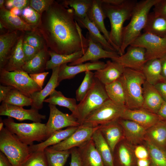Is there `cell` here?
Returning a JSON list of instances; mask_svg holds the SVG:
<instances>
[{
	"label": "cell",
	"mask_w": 166,
	"mask_h": 166,
	"mask_svg": "<svg viewBox=\"0 0 166 166\" xmlns=\"http://www.w3.org/2000/svg\"><path fill=\"white\" fill-rule=\"evenodd\" d=\"M37 29L47 47L57 53L69 54L88 48V40L75 20L73 9L55 0L42 14Z\"/></svg>",
	"instance_id": "cell-1"
},
{
	"label": "cell",
	"mask_w": 166,
	"mask_h": 166,
	"mask_svg": "<svg viewBox=\"0 0 166 166\" xmlns=\"http://www.w3.org/2000/svg\"><path fill=\"white\" fill-rule=\"evenodd\" d=\"M159 0H142L137 2L133 11L128 24L124 27L121 43L118 53L120 56L141 34L146 26L150 11Z\"/></svg>",
	"instance_id": "cell-2"
},
{
	"label": "cell",
	"mask_w": 166,
	"mask_h": 166,
	"mask_svg": "<svg viewBox=\"0 0 166 166\" xmlns=\"http://www.w3.org/2000/svg\"><path fill=\"white\" fill-rule=\"evenodd\" d=\"M137 2L136 0H125L122 4L117 6L102 3V9L110 23L111 29L109 32L110 44L118 53L121 43L124 23L126 20L130 19Z\"/></svg>",
	"instance_id": "cell-3"
},
{
	"label": "cell",
	"mask_w": 166,
	"mask_h": 166,
	"mask_svg": "<svg viewBox=\"0 0 166 166\" xmlns=\"http://www.w3.org/2000/svg\"><path fill=\"white\" fill-rule=\"evenodd\" d=\"M124 91L127 108L141 109L143 104V85L146 81L141 70L124 68L120 77Z\"/></svg>",
	"instance_id": "cell-4"
},
{
	"label": "cell",
	"mask_w": 166,
	"mask_h": 166,
	"mask_svg": "<svg viewBox=\"0 0 166 166\" xmlns=\"http://www.w3.org/2000/svg\"><path fill=\"white\" fill-rule=\"evenodd\" d=\"M0 150L13 166H21L32 152L29 146L22 142L6 127L0 131Z\"/></svg>",
	"instance_id": "cell-5"
},
{
	"label": "cell",
	"mask_w": 166,
	"mask_h": 166,
	"mask_svg": "<svg viewBox=\"0 0 166 166\" xmlns=\"http://www.w3.org/2000/svg\"><path fill=\"white\" fill-rule=\"evenodd\" d=\"M4 125L22 142L29 145L34 142H41L48 138L46 124L41 122L17 123L8 117L2 120Z\"/></svg>",
	"instance_id": "cell-6"
},
{
	"label": "cell",
	"mask_w": 166,
	"mask_h": 166,
	"mask_svg": "<svg viewBox=\"0 0 166 166\" xmlns=\"http://www.w3.org/2000/svg\"><path fill=\"white\" fill-rule=\"evenodd\" d=\"M127 108L109 99L91 112L82 124L95 127L118 120Z\"/></svg>",
	"instance_id": "cell-7"
},
{
	"label": "cell",
	"mask_w": 166,
	"mask_h": 166,
	"mask_svg": "<svg viewBox=\"0 0 166 166\" xmlns=\"http://www.w3.org/2000/svg\"><path fill=\"white\" fill-rule=\"evenodd\" d=\"M109 99L105 85L95 77L91 88L84 98L77 104L79 113L77 120L80 125L83 124L91 112Z\"/></svg>",
	"instance_id": "cell-8"
},
{
	"label": "cell",
	"mask_w": 166,
	"mask_h": 166,
	"mask_svg": "<svg viewBox=\"0 0 166 166\" xmlns=\"http://www.w3.org/2000/svg\"><path fill=\"white\" fill-rule=\"evenodd\" d=\"M0 82L2 85L13 87L28 97L42 89L23 70L8 71L0 70Z\"/></svg>",
	"instance_id": "cell-9"
},
{
	"label": "cell",
	"mask_w": 166,
	"mask_h": 166,
	"mask_svg": "<svg viewBox=\"0 0 166 166\" xmlns=\"http://www.w3.org/2000/svg\"><path fill=\"white\" fill-rule=\"evenodd\" d=\"M130 45L145 49L147 60L160 59L166 54V38L149 33L141 34Z\"/></svg>",
	"instance_id": "cell-10"
},
{
	"label": "cell",
	"mask_w": 166,
	"mask_h": 166,
	"mask_svg": "<svg viewBox=\"0 0 166 166\" xmlns=\"http://www.w3.org/2000/svg\"><path fill=\"white\" fill-rule=\"evenodd\" d=\"M48 106L49 115L45 124L48 138L54 132L64 128L78 127L80 125L77 119L72 114L63 113L56 105L49 104Z\"/></svg>",
	"instance_id": "cell-11"
},
{
	"label": "cell",
	"mask_w": 166,
	"mask_h": 166,
	"mask_svg": "<svg viewBox=\"0 0 166 166\" xmlns=\"http://www.w3.org/2000/svg\"><path fill=\"white\" fill-rule=\"evenodd\" d=\"M99 128L89 127L82 124L69 137L59 143L49 147L58 151L70 150L74 148H79L92 139L94 133Z\"/></svg>",
	"instance_id": "cell-12"
},
{
	"label": "cell",
	"mask_w": 166,
	"mask_h": 166,
	"mask_svg": "<svg viewBox=\"0 0 166 166\" xmlns=\"http://www.w3.org/2000/svg\"><path fill=\"white\" fill-rule=\"evenodd\" d=\"M124 68L141 70L147 61L146 58L145 49L143 48L130 45L126 52L118 57L112 59Z\"/></svg>",
	"instance_id": "cell-13"
},
{
	"label": "cell",
	"mask_w": 166,
	"mask_h": 166,
	"mask_svg": "<svg viewBox=\"0 0 166 166\" xmlns=\"http://www.w3.org/2000/svg\"><path fill=\"white\" fill-rule=\"evenodd\" d=\"M86 36L88 42L87 50L82 57L70 63L69 65H74L89 61H98L99 59L101 58H110L112 60L119 56L116 52L108 51L105 49L100 44L92 38L88 32L87 33Z\"/></svg>",
	"instance_id": "cell-14"
},
{
	"label": "cell",
	"mask_w": 166,
	"mask_h": 166,
	"mask_svg": "<svg viewBox=\"0 0 166 166\" xmlns=\"http://www.w3.org/2000/svg\"><path fill=\"white\" fill-rule=\"evenodd\" d=\"M0 115L7 116L22 121L29 120L34 122H41L46 116L40 114L38 110L31 108L25 109L23 107L2 102L0 106Z\"/></svg>",
	"instance_id": "cell-15"
},
{
	"label": "cell",
	"mask_w": 166,
	"mask_h": 166,
	"mask_svg": "<svg viewBox=\"0 0 166 166\" xmlns=\"http://www.w3.org/2000/svg\"><path fill=\"white\" fill-rule=\"evenodd\" d=\"M105 65L104 62L99 61L72 66L67 65V63L63 64L60 67L58 75V82L60 83L64 80L73 78L77 74L83 72L97 71L101 69L104 67Z\"/></svg>",
	"instance_id": "cell-16"
},
{
	"label": "cell",
	"mask_w": 166,
	"mask_h": 166,
	"mask_svg": "<svg viewBox=\"0 0 166 166\" xmlns=\"http://www.w3.org/2000/svg\"><path fill=\"white\" fill-rule=\"evenodd\" d=\"M120 118L132 121L146 129L160 120L157 114L142 108L134 109L127 108Z\"/></svg>",
	"instance_id": "cell-17"
},
{
	"label": "cell",
	"mask_w": 166,
	"mask_h": 166,
	"mask_svg": "<svg viewBox=\"0 0 166 166\" xmlns=\"http://www.w3.org/2000/svg\"><path fill=\"white\" fill-rule=\"evenodd\" d=\"M0 22L10 31H20L24 33L38 30L37 28L29 25L20 17L12 14L5 7L0 9Z\"/></svg>",
	"instance_id": "cell-18"
},
{
	"label": "cell",
	"mask_w": 166,
	"mask_h": 166,
	"mask_svg": "<svg viewBox=\"0 0 166 166\" xmlns=\"http://www.w3.org/2000/svg\"><path fill=\"white\" fill-rule=\"evenodd\" d=\"M143 99L141 108L156 114L164 101L155 86L146 81L143 85Z\"/></svg>",
	"instance_id": "cell-19"
},
{
	"label": "cell",
	"mask_w": 166,
	"mask_h": 166,
	"mask_svg": "<svg viewBox=\"0 0 166 166\" xmlns=\"http://www.w3.org/2000/svg\"><path fill=\"white\" fill-rule=\"evenodd\" d=\"M60 66L56 67L52 69L51 76L44 88L31 95L30 98L33 101L31 108L38 110L42 109L45 98L49 96L59 85L58 75Z\"/></svg>",
	"instance_id": "cell-20"
},
{
	"label": "cell",
	"mask_w": 166,
	"mask_h": 166,
	"mask_svg": "<svg viewBox=\"0 0 166 166\" xmlns=\"http://www.w3.org/2000/svg\"><path fill=\"white\" fill-rule=\"evenodd\" d=\"M119 119L99 125V128L113 153L117 145L125 139L123 129Z\"/></svg>",
	"instance_id": "cell-21"
},
{
	"label": "cell",
	"mask_w": 166,
	"mask_h": 166,
	"mask_svg": "<svg viewBox=\"0 0 166 166\" xmlns=\"http://www.w3.org/2000/svg\"><path fill=\"white\" fill-rule=\"evenodd\" d=\"M124 69V68L118 63L108 60L103 68L94 72V77L105 85L119 79L122 76Z\"/></svg>",
	"instance_id": "cell-22"
},
{
	"label": "cell",
	"mask_w": 166,
	"mask_h": 166,
	"mask_svg": "<svg viewBox=\"0 0 166 166\" xmlns=\"http://www.w3.org/2000/svg\"><path fill=\"white\" fill-rule=\"evenodd\" d=\"M119 122L123 129L125 139L131 145H136L145 138L147 129L132 121L120 118Z\"/></svg>",
	"instance_id": "cell-23"
},
{
	"label": "cell",
	"mask_w": 166,
	"mask_h": 166,
	"mask_svg": "<svg viewBox=\"0 0 166 166\" xmlns=\"http://www.w3.org/2000/svg\"><path fill=\"white\" fill-rule=\"evenodd\" d=\"M77 148L81 166H105L92 139Z\"/></svg>",
	"instance_id": "cell-24"
},
{
	"label": "cell",
	"mask_w": 166,
	"mask_h": 166,
	"mask_svg": "<svg viewBox=\"0 0 166 166\" xmlns=\"http://www.w3.org/2000/svg\"><path fill=\"white\" fill-rule=\"evenodd\" d=\"M19 36L17 31H9L0 35V70L6 64Z\"/></svg>",
	"instance_id": "cell-25"
},
{
	"label": "cell",
	"mask_w": 166,
	"mask_h": 166,
	"mask_svg": "<svg viewBox=\"0 0 166 166\" xmlns=\"http://www.w3.org/2000/svg\"><path fill=\"white\" fill-rule=\"evenodd\" d=\"M102 4L101 0H93L87 16L111 44L109 32L107 30L104 24V20L106 17L102 9Z\"/></svg>",
	"instance_id": "cell-26"
},
{
	"label": "cell",
	"mask_w": 166,
	"mask_h": 166,
	"mask_svg": "<svg viewBox=\"0 0 166 166\" xmlns=\"http://www.w3.org/2000/svg\"><path fill=\"white\" fill-rule=\"evenodd\" d=\"M23 35L20 36L6 64L2 69L8 71L22 70L26 61L23 49Z\"/></svg>",
	"instance_id": "cell-27"
},
{
	"label": "cell",
	"mask_w": 166,
	"mask_h": 166,
	"mask_svg": "<svg viewBox=\"0 0 166 166\" xmlns=\"http://www.w3.org/2000/svg\"><path fill=\"white\" fill-rule=\"evenodd\" d=\"M79 126L69 127L65 129L56 131L45 140L38 144L29 146L31 151L32 152L43 150L47 147L59 143L69 137L77 129Z\"/></svg>",
	"instance_id": "cell-28"
},
{
	"label": "cell",
	"mask_w": 166,
	"mask_h": 166,
	"mask_svg": "<svg viewBox=\"0 0 166 166\" xmlns=\"http://www.w3.org/2000/svg\"><path fill=\"white\" fill-rule=\"evenodd\" d=\"M114 162L120 166H132L134 156V150L131 144L124 139L116 146L113 152Z\"/></svg>",
	"instance_id": "cell-29"
},
{
	"label": "cell",
	"mask_w": 166,
	"mask_h": 166,
	"mask_svg": "<svg viewBox=\"0 0 166 166\" xmlns=\"http://www.w3.org/2000/svg\"><path fill=\"white\" fill-rule=\"evenodd\" d=\"M48 51L47 46L40 50L33 58L25 62L22 70L29 74L44 72L50 56Z\"/></svg>",
	"instance_id": "cell-30"
},
{
	"label": "cell",
	"mask_w": 166,
	"mask_h": 166,
	"mask_svg": "<svg viewBox=\"0 0 166 166\" xmlns=\"http://www.w3.org/2000/svg\"><path fill=\"white\" fill-rule=\"evenodd\" d=\"M92 139L104 166H114L113 153L99 129L94 133Z\"/></svg>",
	"instance_id": "cell-31"
},
{
	"label": "cell",
	"mask_w": 166,
	"mask_h": 166,
	"mask_svg": "<svg viewBox=\"0 0 166 166\" xmlns=\"http://www.w3.org/2000/svg\"><path fill=\"white\" fill-rule=\"evenodd\" d=\"M75 18L80 27L87 29L92 38L100 44L105 49L108 51L117 52L104 36L101 34L98 28L89 20L87 15L83 18Z\"/></svg>",
	"instance_id": "cell-32"
},
{
	"label": "cell",
	"mask_w": 166,
	"mask_h": 166,
	"mask_svg": "<svg viewBox=\"0 0 166 166\" xmlns=\"http://www.w3.org/2000/svg\"><path fill=\"white\" fill-rule=\"evenodd\" d=\"M146 81L155 85L164 81L162 74L161 62L160 59L147 60L141 70Z\"/></svg>",
	"instance_id": "cell-33"
},
{
	"label": "cell",
	"mask_w": 166,
	"mask_h": 166,
	"mask_svg": "<svg viewBox=\"0 0 166 166\" xmlns=\"http://www.w3.org/2000/svg\"><path fill=\"white\" fill-rule=\"evenodd\" d=\"M145 138L166 150V122L160 120L147 129Z\"/></svg>",
	"instance_id": "cell-34"
},
{
	"label": "cell",
	"mask_w": 166,
	"mask_h": 166,
	"mask_svg": "<svg viewBox=\"0 0 166 166\" xmlns=\"http://www.w3.org/2000/svg\"><path fill=\"white\" fill-rule=\"evenodd\" d=\"M76 101L74 98L65 97L61 91L55 89L49 95L48 98L44 100V102L68 108L72 112L71 114L77 119L79 117V113Z\"/></svg>",
	"instance_id": "cell-35"
},
{
	"label": "cell",
	"mask_w": 166,
	"mask_h": 166,
	"mask_svg": "<svg viewBox=\"0 0 166 166\" xmlns=\"http://www.w3.org/2000/svg\"><path fill=\"white\" fill-rule=\"evenodd\" d=\"M87 49H83L74 53L69 54H61L51 50L48 51L50 59L47 62L46 69L53 68L68 62L71 63L82 57Z\"/></svg>",
	"instance_id": "cell-36"
},
{
	"label": "cell",
	"mask_w": 166,
	"mask_h": 166,
	"mask_svg": "<svg viewBox=\"0 0 166 166\" xmlns=\"http://www.w3.org/2000/svg\"><path fill=\"white\" fill-rule=\"evenodd\" d=\"M144 32L149 33L161 38H166V19L149 13Z\"/></svg>",
	"instance_id": "cell-37"
},
{
	"label": "cell",
	"mask_w": 166,
	"mask_h": 166,
	"mask_svg": "<svg viewBox=\"0 0 166 166\" xmlns=\"http://www.w3.org/2000/svg\"><path fill=\"white\" fill-rule=\"evenodd\" d=\"M105 87L110 99L117 103L125 105L124 91L120 78L111 83L105 85Z\"/></svg>",
	"instance_id": "cell-38"
},
{
	"label": "cell",
	"mask_w": 166,
	"mask_h": 166,
	"mask_svg": "<svg viewBox=\"0 0 166 166\" xmlns=\"http://www.w3.org/2000/svg\"><path fill=\"white\" fill-rule=\"evenodd\" d=\"M92 2L93 0H65L61 4L73 9L75 18H83L87 15Z\"/></svg>",
	"instance_id": "cell-39"
},
{
	"label": "cell",
	"mask_w": 166,
	"mask_h": 166,
	"mask_svg": "<svg viewBox=\"0 0 166 166\" xmlns=\"http://www.w3.org/2000/svg\"><path fill=\"white\" fill-rule=\"evenodd\" d=\"M49 166H64L70 150L58 151L48 147L44 149Z\"/></svg>",
	"instance_id": "cell-40"
},
{
	"label": "cell",
	"mask_w": 166,
	"mask_h": 166,
	"mask_svg": "<svg viewBox=\"0 0 166 166\" xmlns=\"http://www.w3.org/2000/svg\"><path fill=\"white\" fill-rule=\"evenodd\" d=\"M144 140L153 166H166V150L156 145L146 138Z\"/></svg>",
	"instance_id": "cell-41"
},
{
	"label": "cell",
	"mask_w": 166,
	"mask_h": 166,
	"mask_svg": "<svg viewBox=\"0 0 166 166\" xmlns=\"http://www.w3.org/2000/svg\"><path fill=\"white\" fill-rule=\"evenodd\" d=\"M7 104L23 107L32 105V100L16 89L14 88L9 92L2 101Z\"/></svg>",
	"instance_id": "cell-42"
},
{
	"label": "cell",
	"mask_w": 166,
	"mask_h": 166,
	"mask_svg": "<svg viewBox=\"0 0 166 166\" xmlns=\"http://www.w3.org/2000/svg\"><path fill=\"white\" fill-rule=\"evenodd\" d=\"M94 74L91 71L85 72L84 79L76 92V99L81 101L91 88L95 79Z\"/></svg>",
	"instance_id": "cell-43"
},
{
	"label": "cell",
	"mask_w": 166,
	"mask_h": 166,
	"mask_svg": "<svg viewBox=\"0 0 166 166\" xmlns=\"http://www.w3.org/2000/svg\"><path fill=\"white\" fill-rule=\"evenodd\" d=\"M24 33L23 42L40 50L47 46L43 38L38 30L27 31Z\"/></svg>",
	"instance_id": "cell-44"
},
{
	"label": "cell",
	"mask_w": 166,
	"mask_h": 166,
	"mask_svg": "<svg viewBox=\"0 0 166 166\" xmlns=\"http://www.w3.org/2000/svg\"><path fill=\"white\" fill-rule=\"evenodd\" d=\"M21 166H49L44 150L32 152Z\"/></svg>",
	"instance_id": "cell-45"
},
{
	"label": "cell",
	"mask_w": 166,
	"mask_h": 166,
	"mask_svg": "<svg viewBox=\"0 0 166 166\" xmlns=\"http://www.w3.org/2000/svg\"><path fill=\"white\" fill-rule=\"evenodd\" d=\"M20 17L29 25L37 28L40 25L42 15L28 6L22 11Z\"/></svg>",
	"instance_id": "cell-46"
},
{
	"label": "cell",
	"mask_w": 166,
	"mask_h": 166,
	"mask_svg": "<svg viewBox=\"0 0 166 166\" xmlns=\"http://www.w3.org/2000/svg\"><path fill=\"white\" fill-rule=\"evenodd\" d=\"M54 1V0H30L29 6L42 15L47 10Z\"/></svg>",
	"instance_id": "cell-47"
},
{
	"label": "cell",
	"mask_w": 166,
	"mask_h": 166,
	"mask_svg": "<svg viewBox=\"0 0 166 166\" xmlns=\"http://www.w3.org/2000/svg\"><path fill=\"white\" fill-rule=\"evenodd\" d=\"M30 0H6L5 6L7 9L10 10L14 7H16L21 10L29 6Z\"/></svg>",
	"instance_id": "cell-48"
},
{
	"label": "cell",
	"mask_w": 166,
	"mask_h": 166,
	"mask_svg": "<svg viewBox=\"0 0 166 166\" xmlns=\"http://www.w3.org/2000/svg\"><path fill=\"white\" fill-rule=\"evenodd\" d=\"M153 7V12L155 15L166 19V0H159Z\"/></svg>",
	"instance_id": "cell-49"
},
{
	"label": "cell",
	"mask_w": 166,
	"mask_h": 166,
	"mask_svg": "<svg viewBox=\"0 0 166 166\" xmlns=\"http://www.w3.org/2000/svg\"><path fill=\"white\" fill-rule=\"evenodd\" d=\"M23 49L25 55L26 62L27 61L36 55L40 50L26 42L23 43Z\"/></svg>",
	"instance_id": "cell-50"
},
{
	"label": "cell",
	"mask_w": 166,
	"mask_h": 166,
	"mask_svg": "<svg viewBox=\"0 0 166 166\" xmlns=\"http://www.w3.org/2000/svg\"><path fill=\"white\" fill-rule=\"evenodd\" d=\"M146 147L142 145L136 146L134 149V153L137 159H148L149 154Z\"/></svg>",
	"instance_id": "cell-51"
},
{
	"label": "cell",
	"mask_w": 166,
	"mask_h": 166,
	"mask_svg": "<svg viewBox=\"0 0 166 166\" xmlns=\"http://www.w3.org/2000/svg\"><path fill=\"white\" fill-rule=\"evenodd\" d=\"M49 73L48 72H44L29 75L31 78L42 89L45 80Z\"/></svg>",
	"instance_id": "cell-52"
},
{
	"label": "cell",
	"mask_w": 166,
	"mask_h": 166,
	"mask_svg": "<svg viewBox=\"0 0 166 166\" xmlns=\"http://www.w3.org/2000/svg\"><path fill=\"white\" fill-rule=\"evenodd\" d=\"M71 159L70 166H81L80 156L77 148L70 150Z\"/></svg>",
	"instance_id": "cell-53"
},
{
	"label": "cell",
	"mask_w": 166,
	"mask_h": 166,
	"mask_svg": "<svg viewBox=\"0 0 166 166\" xmlns=\"http://www.w3.org/2000/svg\"><path fill=\"white\" fill-rule=\"evenodd\" d=\"M164 101H166V82L163 81L154 85Z\"/></svg>",
	"instance_id": "cell-54"
},
{
	"label": "cell",
	"mask_w": 166,
	"mask_h": 166,
	"mask_svg": "<svg viewBox=\"0 0 166 166\" xmlns=\"http://www.w3.org/2000/svg\"><path fill=\"white\" fill-rule=\"evenodd\" d=\"M14 88L13 87L10 86H6L3 85H0V102L2 101L12 89Z\"/></svg>",
	"instance_id": "cell-55"
},
{
	"label": "cell",
	"mask_w": 166,
	"mask_h": 166,
	"mask_svg": "<svg viewBox=\"0 0 166 166\" xmlns=\"http://www.w3.org/2000/svg\"><path fill=\"white\" fill-rule=\"evenodd\" d=\"M157 114L160 120L166 122V101H164Z\"/></svg>",
	"instance_id": "cell-56"
},
{
	"label": "cell",
	"mask_w": 166,
	"mask_h": 166,
	"mask_svg": "<svg viewBox=\"0 0 166 166\" xmlns=\"http://www.w3.org/2000/svg\"><path fill=\"white\" fill-rule=\"evenodd\" d=\"M0 166H13L6 156L0 152Z\"/></svg>",
	"instance_id": "cell-57"
},
{
	"label": "cell",
	"mask_w": 166,
	"mask_h": 166,
	"mask_svg": "<svg viewBox=\"0 0 166 166\" xmlns=\"http://www.w3.org/2000/svg\"><path fill=\"white\" fill-rule=\"evenodd\" d=\"M162 74L164 80L166 82V54L160 59Z\"/></svg>",
	"instance_id": "cell-58"
},
{
	"label": "cell",
	"mask_w": 166,
	"mask_h": 166,
	"mask_svg": "<svg viewBox=\"0 0 166 166\" xmlns=\"http://www.w3.org/2000/svg\"><path fill=\"white\" fill-rule=\"evenodd\" d=\"M125 0H101L102 3L113 5H119L123 2Z\"/></svg>",
	"instance_id": "cell-59"
},
{
	"label": "cell",
	"mask_w": 166,
	"mask_h": 166,
	"mask_svg": "<svg viewBox=\"0 0 166 166\" xmlns=\"http://www.w3.org/2000/svg\"><path fill=\"white\" fill-rule=\"evenodd\" d=\"M137 166H149V161L148 159H137Z\"/></svg>",
	"instance_id": "cell-60"
},
{
	"label": "cell",
	"mask_w": 166,
	"mask_h": 166,
	"mask_svg": "<svg viewBox=\"0 0 166 166\" xmlns=\"http://www.w3.org/2000/svg\"><path fill=\"white\" fill-rule=\"evenodd\" d=\"M10 10L12 14L18 16L21 15L22 11V10L16 7H14Z\"/></svg>",
	"instance_id": "cell-61"
},
{
	"label": "cell",
	"mask_w": 166,
	"mask_h": 166,
	"mask_svg": "<svg viewBox=\"0 0 166 166\" xmlns=\"http://www.w3.org/2000/svg\"><path fill=\"white\" fill-rule=\"evenodd\" d=\"M6 0H0V9H1L5 7V4Z\"/></svg>",
	"instance_id": "cell-62"
},
{
	"label": "cell",
	"mask_w": 166,
	"mask_h": 166,
	"mask_svg": "<svg viewBox=\"0 0 166 166\" xmlns=\"http://www.w3.org/2000/svg\"><path fill=\"white\" fill-rule=\"evenodd\" d=\"M4 123L2 121V120L1 121V122H0V131H1L4 128Z\"/></svg>",
	"instance_id": "cell-63"
},
{
	"label": "cell",
	"mask_w": 166,
	"mask_h": 166,
	"mask_svg": "<svg viewBox=\"0 0 166 166\" xmlns=\"http://www.w3.org/2000/svg\"><path fill=\"white\" fill-rule=\"evenodd\" d=\"M4 28H5L2 24L0 22V31H2Z\"/></svg>",
	"instance_id": "cell-64"
}]
</instances>
